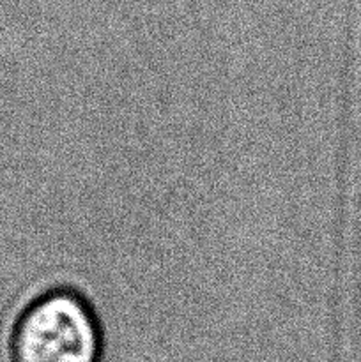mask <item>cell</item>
<instances>
[{
    "mask_svg": "<svg viewBox=\"0 0 361 362\" xmlns=\"http://www.w3.org/2000/svg\"><path fill=\"white\" fill-rule=\"evenodd\" d=\"M103 327L81 290L59 285L25 304L11 331L13 362H101Z\"/></svg>",
    "mask_w": 361,
    "mask_h": 362,
    "instance_id": "cell-1",
    "label": "cell"
}]
</instances>
